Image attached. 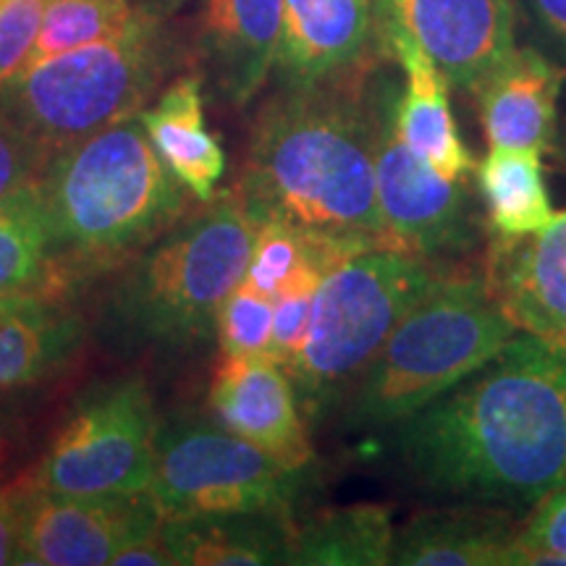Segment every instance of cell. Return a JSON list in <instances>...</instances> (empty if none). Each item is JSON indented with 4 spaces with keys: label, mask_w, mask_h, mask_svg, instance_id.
Segmentation results:
<instances>
[{
    "label": "cell",
    "mask_w": 566,
    "mask_h": 566,
    "mask_svg": "<svg viewBox=\"0 0 566 566\" xmlns=\"http://www.w3.org/2000/svg\"><path fill=\"white\" fill-rule=\"evenodd\" d=\"M394 451L438 499L533 509L566 483V352L516 334L394 428Z\"/></svg>",
    "instance_id": "cell-1"
},
{
    "label": "cell",
    "mask_w": 566,
    "mask_h": 566,
    "mask_svg": "<svg viewBox=\"0 0 566 566\" xmlns=\"http://www.w3.org/2000/svg\"><path fill=\"white\" fill-rule=\"evenodd\" d=\"M365 66L281 87L254 118L237 189L254 221H283L352 252L394 247L375 197V92Z\"/></svg>",
    "instance_id": "cell-2"
},
{
    "label": "cell",
    "mask_w": 566,
    "mask_h": 566,
    "mask_svg": "<svg viewBox=\"0 0 566 566\" xmlns=\"http://www.w3.org/2000/svg\"><path fill=\"white\" fill-rule=\"evenodd\" d=\"M34 189L61 279L150 247L181 221L189 195L160 160L139 113L53 150Z\"/></svg>",
    "instance_id": "cell-3"
},
{
    "label": "cell",
    "mask_w": 566,
    "mask_h": 566,
    "mask_svg": "<svg viewBox=\"0 0 566 566\" xmlns=\"http://www.w3.org/2000/svg\"><path fill=\"white\" fill-rule=\"evenodd\" d=\"M454 268L401 247L352 254L323 275L286 373L307 424L344 407L391 331Z\"/></svg>",
    "instance_id": "cell-4"
},
{
    "label": "cell",
    "mask_w": 566,
    "mask_h": 566,
    "mask_svg": "<svg viewBox=\"0 0 566 566\" xmlns=\"http://www.w3.org/2000/svg\"><path fill=\"white\" fill-rule=\"evenodd\" d=\"M520 334L488 292L485 279L451 271L405 315L380 346L349 399L352 430H394Z\"/></svg>",
    "instance_id": "cell-5"
},
{
    "label": "cell",
    "mask_w": 566,
    "mask_h": 566,
    "mask_svg": "<svg viewBox=\"0 0 566 566\" xmlns=\"http://www.w3.org/2000/svg\"><path fill=\"white\" fill-rule=\"evenodd\" d=\"M174 66L158 11L139 6L108 40L24 63L0 84V108L48 153L137 116Z\"/></svg>",
    "instance_id": "cell-6"
},
{
    "label": "cell",
    "mask_w": 566,
    "mask_h": 566,
    "mask_svg": "<svg viewBox=\"0 0 566 566\" xmlns=\"http://www.w3.org/2000/svg\"><path fill=\"white\" fill-rule=\"evenodd\" d=\"M254 237L258 221L237 189L181 218L122 283L116 304L126 325L160 344L205 342L226 296L244 281Z\"/></svg>",
    "instance_id": "cell-7"
},
{
    "label": "cell",
    "mask_w": 566,
    "mask_h": 566,
    "mask_svg": "<svg viewBox=\"0 0 566 566\" xmlns=\"http://www.w3.org/2000/svg\"><path fill=\"white\" fill-rule=\"evenodd\" d=\"M313 467L281 464L218 420L176 417L158 424L147 493L163 520L273 512L294 516Z\"/></svg>",
    "instance_id": "cell-8"
},
{
    "label": "cell",
    "mask_w": 566,
    "mask_h": 566,
    "mask_svg": "<svg viewBox=\"0 0 566 566\" xmlns=\"http://www.w3.org/2000/svg\"><path fill=\"white\" fill-rule=\"evenodd\" d=\"M155 438L158 417L145 380H113L84 396L30 478L45 491L74 499L147 493Z\"/></svg>",
    "instance_id": "cell-9"
},
{
    "label": "cell",
    "mask_w": 566,
    "mask_h": 566,
    "mask_svg": "<svg viewBox=\"0 0 566 566\" xmlns=\"http://www.w3.org/2000/svg\"><path fill=\"white\" fill-rule=\"evenodd\" d=\"M375 92V197L394 247L443 260L478 247V208L467 179L438 174L399 137L394 124V84Z\"/></svg>",
    "instance_id": "cell-10"
},
{
    "label": "cell",
    "mask_w": 566,
    "mask_h": 566,
    "mask_svg": "<svg viewBox=\"0 0 566 566\" xmlns=\"http://www.w3.org/2000/svg\"><path fill=\"white\" fill-rule=\"evenodd\" d=\"M21 514V562L34 566L113 564L126 543L163 525L150 493L74 499L45 491L30 475L13 480Z\"/></svg>",
    "instance_id": "cell-11"
},
{
    "label": "cell",
    "mask_w": 566,
    "mask_h": 566,
    "mask_svg": "<svg viewBox=\"0 0 566 566\" xmlns=\"http://www.w3.org/2000/svg\"><path fill=\"white\" fill-rule=\"evenodd\" d=\"M375 30L396 27L451 87L472 92L516 48V0H373Z\"/></svg>",
    "instance_id": "cell-12"
},
{
    "label": "cell",
    "mask_w": 566,
    "mask_h": 566,
    "mask_svg": "<svg viewBox=\"0 0 566 566\" xmlns=\"http://www.w3.org/2000/svg\"><path fill=\"white\" fill-rule=\"evenodd\" d=\"M483 279L520 334L566 352V210L527 237H493Z\"/></svg>",
    "instance_id": "cell-13"
},
{
    "label": "cell",
    "mask_w": 566,
    "mask_h": 566,
    "mask_svg": "<svg viewBox=\"0 0 566 566\" xmlns=\"http://www.w3.org/2000/svg\"><path fill=\"white\" fill-rule=\"evenodd\" d=\"M208 405L223 428L281 464L313 467V443L292 378L271 357H223L212 375Z\"/></svg>",
    "instance_id": "cell-14"
},
{
    "label": "cell",
    "mask_w": 566,
    "mask_h": 566,
    "mask_svg": "<svg viewBox=\"0 0 566 566\" xmlns=\"http://www.w3.org/2000/svg\"><path fill=\"white\" fill-rule=\"evenodd\" d=\"M373 0H281L275 74L281 87H315L373 66Z\"/></svg>",
    "instance_id": "cell-15"
},
{
    "label": "cell",
    "mask_w": 566,
    "mask_h": 566,
    "mask_svg": "<svg viewBox=\"0 0 566 566\" xmlns=\"http://www.w3.org/2000/svg\"><path fill=\"white\" fill-rule=\"evenodd\" d=\"M281 0H202L195 17L192 59L231 105H247L275 66Z\"/></svg>",
    "instance_id": "cell-16"
},
{
    "label": "cell",
    "mask_w": 566,
    "mask_h": 566,
    "mask_svg": "<svg viewBox=\"0 0 566 566\" xmlns=\"http://www.w3.org/2000/svg\"><path fill=\"white\" fill-rule=\"evenodd\" d=\"M562 82L564 69L546 53L514 48L472 90L488 145L504 150H551Z\"/></svg>",
    "instance_id": "cell-17"
},
{
    "label": "cell",
    "mask_w": 566,
    "mask_h": 566,
    "mask_svg": "<svg viewBox=\"0 0 566 566\" xmlns=\"http://www.w3.org/2000/svg\"><path fill=\"white\" fill-rule=\"evenodd\" d=\"M375 42L380 53L391 55L405 71V90L394 97V124L399 137L438 174L449 179H467L475 163L457 129L449 103L451 84L443 71L409 34L396 27H378Z\"/></svg>",
    "instance_id": "cell-18"
},
{
    "label": "cell",
    "mask_w": 566,
    "mask_h": 566,
    "mask_svg": "<svg viewBox=\"0 0 566 566\" xmlns=\"http://www.w3.org/2000/svg\"><path fill=\"white\" fill-rule=\"evenodd\" d=\"M202 76L187 74L160 92L158 103L139 111L147 137L174 179L205 205L218 195L226 174L221 142L205 126Z\"/></svg>",
    "instance_id": "cell-19"
},
{
    "label": "cell",
    "mask_w": 566,
    "mask_h": 566,
    "mask_svg": "<svg viewBox=\"0 0 566 566\" xmlns=\"http://www.w3.org/2000/svg\"><path fill=\"white\" fill-rule=\"evenodd\" d=\"M520 527L504 512L478 504L417 514L396 527L391 564L399 566H509Z\"/></svg>",
    "instance_id": "cell-20"
},
{
    "label": "cell",
    "mask_w": 566,
    "mask_h": 566,
    "mask_svg": "<svg viewBox=\"0 0 566 566\" xmlns=\"http://www.w3.org/2000/svg\"><path fill=\"white\" fill-rule=\"evenodd\" d=\"M294 516L273 512L163 520L174 566H268L292 562Z\"/></svg>",
    "instance_id": "cell-21"
},
{
    "label": "cell",
    "mask_w": 566,
    "mask_h": 566,
    "mask_svg": "<svg viewBox=\"0 0 566 566\" xmlns=\"http://www.w3.org/2000/svg\"><path fill=\"white\" fill-rule=\"evenodd\" d=\"M82 328L53 294L0 296V391L30 386L80 344Z\"/></svg>",
    "instance_id": "cell-22"
},
{
    "label": "cell",
    "mask_w": 566,
    "mask_h": 566,
    "mask_svg": "<svg viewBox=\"0 0 566 566\" xmlns=\"http://www.w3.org/2000/svg\"><path fill=\"white\" fill-rule=\"evenodd\" d=\"M391 509L357 504L296 522L292 562L300 566H386L394 551Z\"/></svg>",
    "instance_id": "cell-23"
},
{
    "label": "cell",
    "mask_w": 566,
    "mask_h": 566,
    "mask_svg": "<svg viewBox=\"0 0 566 566\" xmlns=\"http://www.w3.org/2000/svg\"><path fill=\"white\" fill-rule=\"evenodd\" d=\"M478 189L493 237H527L554 218L541 153L491 147L478 166Z\"/></svg>",
    "instance_id": "cell-24"
},
{
    "label": "cell",
    "mask_w": 566,
    "mask_h": 566,
    "mask_svg": "<svg viewBox=\"0 0 566 566\" xmlns=\"http://www.w3.org/2000/svg\"><path fill=\"white\" fill-rule=\"evenodd\" d=\"M59 289L45 212L32 184L0 200V296L55 294Z\"/></svg>",
    "instance_id": "cell-25"
},
{
    "label": "cell",
    "mask_w": 566,
    "mask_h": 566,
    "mask_svg": "<svg viewBox=\"0 0 566 566\" xmlns=\"http://www.w3.org/2000/svg\"><path fill=\"white\" fill-rule=\"evenodd\" d=\"M134 11L137 9L132 0H48L40 34L27 63L108 40L129 24Z\"/></svg>",
    "instance_id": "cell-26"
},
{
    "label": "cell",
    "mask_w": 566,
    "mask_h": 566,
    "mask_svg": "<svg viewBox=\"0 0 566 566\" xmlns=\"http://www.w3.org/2000/svg\"><path fill=\"white\" fill-rule=\"evenodd\" d=\"M273 300L242 281L218 310L216 336L223 357H268Z\"/></svg>",
    "instance_id": "cell-27"
},
{
    "label": "cell",
    "mask_w": 566,
    "mask_h": 566,
    "mask_svg": "<svg viewBox=\"0 0 566 566\" xmlns=\"http://www.w3.org/2000/svg\"><path fill=\"white\" fill-rule=\"evenodd\" d=\"M304 258H307V237L296 231L294 226L268 218V221L258 223V237H254L244 283L273 300L300 271Z\"/></svg>",
    "instance_id": "cell-28"
},
{
    "label": "cell",
    "mask_w": 566,
    "mask_h": 566,
    "mask_svg": "<svg viewBox=\"0 0 566 566\" xmlns=\"http://www.w3.org/2000/svg\"><path fill=\"white\" fill-rule=\"evenodd\" d=\"M566 566V483L533 506L527 525L520 527L509 566Z\"/></svg>",
    "instance_id": "cell-29"
},
{
    "label": "cell",
    "mask_w": 566,
    "mask_h": 566,
    "mask_svg": "<svg viewBox=\"0 0 566 566\" xmlns=\"http://www.w3.org/2000/svg\"><path fill=\"white\" fill-rule=\"evenodd\" d=\"M45 9L48 0H0V84L30 59Z\"/></svg>",
    "instance_id": "cell-30"
},
{
    "label": "cell",
    "mask_w": 566,
    "mask_h": 566,
    "mask_svg": "<svg viewBox=\"0 0 566 566\" xmlns=\"http://www.w3.org/2000/svg\"><path fill=\"white\" fill-rule=\"evenodd\" d=\"M45 147L38 145L30 134L0 108V200L19 189L32 187L40 179L48 160Z\"/></svg>",
    "instance_id": "cell-31"
},
{
    "label": "cell",
    "mask_w": 566,
    "mask_h": 566,
    "mask_svg": "<svg viewBox=\"0 0 566 566\" xmlns=\"http://www.w3.org/2000/svg\"><path fill=\"white\" fill-rule=\"evenodd\" d=\"M530 34L558 66H566V0H520Z\"/></svg>",
    "instance_id": "cell-32"
},
{
    "label": "cell",
    "mask_w": 566,
    "mask_h": 566,
    "mask_svg": "<svg viewBox=\"0 0 566 566\" xmlns=\"http://www.w3.org/2000/svg\"><path fill=\"white\" fill-rule=\"evenodd\" d=\"M21 562V514L17 485H0V566Z\"/></svg>",
    "instance_id": "cell-33"
},
{
    "label": "cell",
    "mask_w": 566,
    "mask_h": 566,
    "mask_svg": "<svg viewBox=\"0 0 566 566\" xmlns=\"http://www.w3.org/2000/svg\"><path fill=\"white\" fill-rule=\"evenodd\" d=\"M113 566H174L171 548H168L163 525L153 533L137 537V541L126 543L113 558Z\"/></svg>",
    "instance_id": "cell-34"
},
{
    "label": "cell",
    "mask_w": 566,
    "mask_h": 566,
    "mask_svg": "<svg viewBox=\"0 0 566 566\" xmlns=\"http://www.w3.org/2000/svg\"><path fill=\"white\" fill-rule=\"evenodd\" d=\"M21 457H24V451L19 443L17 422L0 415V485L9 483L11 475H17Z\"/></svg>",
    "instance_id": "cell-35"
},
{
    "label": "cell",
    "mask_w": 566,
    "mask_h": 566,
    "mask_svg": "<svg viewBox=\"0 0 566 566\" xmlns=\"http://www.w3.org/2000/svg\"><path fill=\"white\" fill-rule=\"evenodd\" d=\"M179 3L181 0H153V6H147V9L163 13L166 9H174V6H179Z\"/></svg>",
    "instance_id": "cell-36"
}]
</instances>
